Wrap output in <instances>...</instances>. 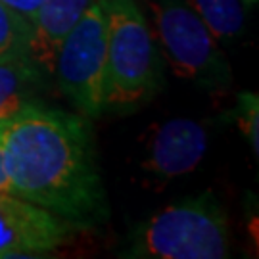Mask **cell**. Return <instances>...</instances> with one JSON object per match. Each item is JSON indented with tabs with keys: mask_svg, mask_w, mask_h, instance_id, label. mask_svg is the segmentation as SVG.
<instances>
[{
	"mask_svg": "<svg viewBox=\"0 0 259 259\" xmlns=\"http://www.w3.org/2000/svg\"><path fill=\"white\" fill-rule=\"evenodd\" d=\"M0 156L12 194L45 207L77 231L110 217L89 121L45 104L0 123Z\"/></svg>",
	"mask_w": 259,
	"mask_h": 259,
	"instance_id": "6da1fadb",
	"label": "cell"
},
{
	"mask_svg": "<svg viewBox=\"0 0 259 259\" xmlns=\"http://www.w3.org/2000/svg\"><path fill=\"white\" fill-rule=\"evenodd\" d=\"M106 18L104 108L146 102L163 84V54L137 0H100Z\"/></svg>",
	"mask_w": 259,
	"mask_h": 259,
	"instance_id": "7a4b0ae2",
	"label": "cell"
},
{
	"mask_svg": "<svg viewBox=\"0 0 259 259\" xmlns=\"http://www.w3.org/2000/svg\"><path fill=\"white\" fill-rule=\"evenodd\" d=\"M229 219L211 192L154 213L131 234L123 257L221 259L229 255Z\"/></svg>",
	"mask_w": 259,
	"mask_h": 259,
	"instance_id": "3957f363",
	"label": "cell"
},
{
	"mask_svg": "<svg viewBox=\"0 0 259 259\" xmlns=\"http://www.w3.org/2000/svg\"><path fill=\"white\" fill-rule=\"evenodd\" d=\"M157 45L173 71L205 91L232 83L231 65L202 18L186 0H146Z\"/></svg>",
	"mask_w": 259,
	"mask_h": 259,
	"instance_id": "277c9868",
	"label": "cell"
},
{
	"mask_svg": "<svg viewBox=\"0 0 259 259\" xmlns=\"http://www.w3.org/2000/svg\"><path fill=\"white\" fill-rule=\"evenodd\" d=\"M106 58V18L100 0H93L64 38L54 67L60 91L87 119L104 111Z\"/></svg>",
	"mask_w": 259,
	"mask_h": 259,
	"instance_id": "5b68a950",
	"label": "cell"
},
{
	"mask_svg": "<svg viewBox=\"0 0 259 259\" xmlns=\"http://www.w3.org/2000/svg\"><path fill=\"white\" fill-rule=\"evenodd\" d=\"M75 232L73 225L45 207L10 192L0 194V259L47 253Z\"/></svg>",
	"mask_w": 259,
	"mask_h": 259,
	"instance_id": "8992f818",
	"label": "cell"
},
{
	"mask_svg": "<svg viewBox=\"0 0 259 259\" xmlns=\"http://www.w3.org/2000/svg\"><path fill=\"white\" fill-rule=\"evenodd\" d=\"M205 152V125L192 119H171L152 133L142 167L156 181L165 183L194 171Z\"/></svg>",
	"mask_w": 259,
	"mask_h": 259,
	"instance_id": "52a82bcc",
	"label": "cell"
},
{
	"mask_svg": "<svg viewBox=\"0 0 259 259\" xmlns=\"http://www.w3.org/2000/svg\"><path fill=\"white\" fill-rule=\"evenodd\" d=\"M93 0H42L31 16L27 54L38 69L54 75L56 58L64 38L81 19Z\"/></svg>",
	"mask_w": 259,
	"mask_h": 259,
	"instance_id": "ba28073f",
	"label": "cell"
},
{
	"mask_svg": "<svg viewBox=\"0 0 259 259\" xmlns=\"http://www.w3.org/2000/svg\"><path fill=\"white\" fill-rule=\"evenodd\" d=\"M42 71L29 54H14L0 60V123L40 106L38 89Z\"/></svg>",
	"mask_w": 259,
	"mask_h": 259,
	"instance_id": "9c48e42d",
	"label": "cell"
},
{
	"mask_svg": "<svg viewBox=\"0 0 259 259\" xmlns=\"http://www.w3.org/2000/svg\"><path fill=\"white\" fill-rule=\"evenodd\" d=\"M202 18L217 42H231L244 29L242 0H186Z\"/></svg>",
	"mask_w": 259,
	"mask_h": 259,
	"instance_id": "30bf717a",
	"label": "cell"
},
{
	"mask_svg": "<svg viewBox=\"0 0 259 259\" xmlns=\"http://www.w3.org/2000/svg\"><path fill=\"white\" fill-rule=\"evenodd\" d=\"M31 19L0 0V60L14 54H27Z\"/></svg>",
	"mask_w": 259,
	"mask_h": 259,
	"instance_id": "8fae6325",
	"label": "cell"
},
{
	"mask_svg": "<svg viewBox=\"0 0 259 259\" xmlns=\"http://www.w3.org/2000/svg\"><path fill=\"white\" fill-rule=\"evenodd\" d=\"M236 121L253 156H259V100L255 93H242L236 106Z\"/></svg>",
	"mask_w": 259,
	"mask_h": 259,
	"instance_id": "7c38bea8",
	"label": "cell"
},
{
	"mask_svg": "<svg viewBox=\"0 0 259 259\" xmlns=\"http://www.w3.org/2000/svg\"><path fill=\"white\" fill-rule=\"evenodd\" d=\"M2 2L8 4L10 8H14L16 12H19V14L31 18V16L37 12V8L40 6L42 0H2Z\"/></svg>",
	"mask_w": 259,
	"mask_h": 259,
	"instance_id": "4fadbf2b",
	"label": "cell"
},
{
	"mask_svg": "<svg viewBox=\"0 0 259 259\" xmlns=\"http://www.w3.org/2000/svg\"><path fill=\"white\" fill-rule=\"evenodd\" d=\"M4 192H10L12 194V185H10V179L6 175V169H4V163H2V156H0V194Z\"/></svg>",
	"mask_w": 259,
	"mask_h": 259,
	"instance_id": "5bb4252c",
	"label": "cell"
},
{
	"mask_svg": "<svg viewBox=\"0 0 259 259\" xmlns=\"http://www.w3.org/2000/svg\"><path fill=\"white\" fill-rule=\"evenodd\" d=\"M242 4L244 6H253V4H257V0H242Z\"/></svg>",
	"mask_w": 259,
	"mask_h": 259,
	"instance_id": "9a60e30c",
	"label": "cell"
}]
</instances>
